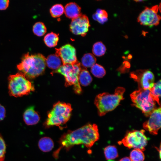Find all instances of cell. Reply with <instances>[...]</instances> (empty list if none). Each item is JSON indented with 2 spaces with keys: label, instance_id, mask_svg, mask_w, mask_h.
Masks as SVG:
<instances>
[{
  "label": "cell",
  "instance_id": "cell-28",
  "mask_svg": "<svg viewBox=\"0 0 161 161\" xmlns=\"http://www.w3.org/2000/svg\"><path fill=\"white\" fill-rule=\"evenodd\" d=\"M130 157L131 161H143L145 159L143 151L138 149L132 150L130 152Z\"/></svg>",
  "mask_w": 161,
  "mask_h": 161
},
{
  "label": "cell",
  "instance_id": "cell-31",
  "mask_svg": "<svg viewBox=\"0 0 161 161\" xmlns=\"http://www.w3.org/2000/svg\"><path fill=\"white\" fill-rule=\"evenodd\" d=\"M6 110L4 106L0 104V121L3 120L5 117Z\"/></svg>",
  "mask_w": 161,
  "mask_h": 161
},
{
  "label": "cell",
  "instance_id": "cell-19",
  "mask_svg": "<svg viewBox=\"0 0 161 161\" xmlns=\"http://www.w3.org/2000/svg\"><path fill=\"white\" fill-rule=\"evenodd\" d=\"M150 95L152 98L160 105V98L161 97V80L154 84L153 87L149 89Z\"/></svg>",
  "mask_w": 161,
  "mask_h": 161
},
{
  "label": "cell",
  "instance_id": "cell-13",
  "mask_svg": "<svg viewBox=\"0 0 161 161\" xmlns=\"http://www.w3.org/2000/svg\"><path fill=\"white\" fill-rule=\"evenodd\" d=\"M161 108L155 109L150 115L149 119L143 124V128L150 134L156 135L161 127Z\"/></svg>",
  "mask_w": 161,
  "mask_h": 161
},
{
  "label": "cell",
  "instance_id": "cell-1",
  "mask_svg": "<svg viewBox=\"0 0 161 161\" xmlns=\"http://www.w3.org/2000/svg\"><path fill=\"white\" fill-rule=\"evenodd\" d=\"M97 126L89 124L73 131H69L61 136L59 141L60 147L54 153L58 157V152L62 148L68 150L75 145L84 144L90 148L99 139Z\"/></svg>",
  "mask_w": 161,
  "mask_h": 161
},
{
  "label": "cell",
  "instance_id": "cell-10",
  "mask_svg": "<svg viewBox=\"0 0 161 161\" xmlns=\"http://www.w3.org/2000/svg\"><path fill=\"white\" fill-rule=\"evenodd\" d=\"M159 8V6L157 5L151 8L146 7L138 16L137 21L144 26L158 25L161 19L160 16L157 14Z\"/></svg>",
  "mask_w": 161,
  "mask_h": 161
},
{
  "label": "cell",
  "instance_id": "cell-24",
  "mask_svg": "<svg viewBox=\"0 0 161 161\" xmlns=\"http://www.w3.org/2000/svg\"><path fill=\"white\" fill-rule=\"evenodd\" d=\"M93 18L100 24H103L108 20V14L104 10L99 9L93 15Z\"/></svg>",
  "mask_w": 161,
  "mask_h": 161
},
{
  "label": "cell",
  "instance_id": "cell-21",
  "mask_svg": "<svg viewBox=\"0 0 161 161\" xmlns=\"http://www.w3.org/2000/svg\"><path fill=\"white\" fill-rule=\"evenodd\" d=\"M81 61L82 65L85 68L91 67L95 64L96 59L92 54L87 53L83 55Z\"/></svg>",
  "mask_w": 161,
  "mask_h": 161
},
{
  "label": "cell",
  "instance_id": "cell-14",
  "mask_svg": "<svg viewBox=\"0 0 161 161\" xmlns=\"http://www.w3.org/2000/svg\"><path fill=\"white\" fill-rule=\"evenodd\" d=\"M23 117L25 124L28 126L37 124L40 120L38 114L33 107H30L25 110Z\"/></svg>",
  "mask_w": 161,
  "mask_h": 161
},
{
  "label": "cell",
  "instance_id": "cell-8",
  "mask_svg": "<svg viewBox=\"0 0 161 161\" xmlns=\"http://www.w3.org/2000/svg\"><path fill=\"white\" fill-rule=\"evenodd\" d=\"M144 132V130L128 131L124 137L118 143L120 145L123 144L129 148H133L143 151L147 143V138Z\"/></svg>",
  "mask_w": 161,
  "mask_h": 161
},
{
  "label": "cell",
  "instance_id": "cell-26",
  "mask_svg": "<svg viewBox=\"0 0 161 161\" xmlns=\"http://www.w3.org/2000/svg\"><path fill=\"white\" fill-rule=\"evenodd\" d=\"M91 71L95 76L98 78H102L106 73L104 68L97 64H95L91 67Z\"/></svg>",
  "mask_w": 161,
  "mask_h": 161
},
{
  "label": "cell",
  "instance_id": "cell-18",
  "mask_svg": "<svg viewBox=\"0 0 161 161\" xmlns=\"http://www.w3.org/2000/svg\"><path fill=\"white\" fill-rule=\"evenodd\" d=\"M80 84L83 86L89 84L92 81V78L89 71L86 69H81L78 77Z\"/></svg>",
  "mask_w": 161,
  "mask_h": 161
},
{
  "label": "cell",
  "instance_id": "cell-27",
  "mask_svg": "<svg viewBox=\"0 0 161 161\" xmlns=\"http://www.w3.org/2000/svg\"><path fill=\"white\" fill-rule=\"evenodd\" d=\"M50 13L52 17L56 18L60 17L64 12V8L61 4L53 5L50 9Z\"/></svg>",
  "mask_w": 161,
  "mask_h": 161
},
{
  "label": "cell",
  "instance_id": "cell-3",
  "mask_svg": "<svg viewBox=\"0 0 161 161\" xmlns=\"http://www.w3.org/2000/svg\"><path fill=\"white\" fill-rule=\"evenodd\" d=\"M125 90L124 88L118 87L113 94L104 92L97 95L95 99V104L99 115L103 116L118 106L120 101L124 99L123 94Z\"/></svg>",
  "mask_w": 161,
  "mask_h": 161
},
{
  "label": "cell",
  "instance_id": "cell-25",
  "mask_svg": "<svg viewBox=\"0 0 161 161\" xmlns=\"http://www.w3.org/2000/svg\"><path fill=\"white\" fill-rule=\"evenodd\" d=\"M32 30L36 35L41 36H43L46 32L47 28L43 23L38 22L35 23L33 26Z\"/></svg>",
  "mask_w": 161,
  "mask_h": 161
},
{
  "label": "cell",
  "instance_id": "cell-5",
  "mask_svg": "<svg viewBox=\"0 0 161 161\" xmlns=\"http://www.w3.org/2000/svg\"><path fill=\"white\" fill-rule=\"evenodd\" d=\"M8 79L9 93L11 96L20 97L34 90L31 82L21 72L10 75Z\"/></svg>",
  "mask_w": 161,
  "mask_h": 161
},
{
  "label": "cell",
  "instance_id": "cell-17",
  "mask_svg": "<svg viewBox=\"0 0 161 161\" xmlns=\"http://www.w3.org/2000/svg\"><path fill=\"white\" fill-rule=\"evenodd\" d=\"M38 147L44 152H48L51 151L54 146L52 139L48 137H44L41 138L38 142Z\"/></svg>",
  "mask_w": 161,
  "mask_h": 161
},
{
  "label": "cell",
  "instance_id": "cell-33",
  "mask_svg": "<svg viewBox=\"0 0 161 161\" xmlns=\"http://www.w3.org/2000/svg\"><path fill=\"white\" fill-rule=\"evenodd\" d=\"M108 161H114L113 160H108Z\"/></svg>",
  "mask_w": 161,
  "mask_h": 161
},
{
  "label": "cell",
  "instance_id": "cell-15",
  "mask_svg": "<svg viewBox=\"0 0 161 161\" xmlns=\"http://www.w3.org/2000/svg\"><path fill=\"white\" fill-rule=\"evenodd\" d=\"M64 12L66 16L72 19L76 18L82 14L81 8L75 2H69L65 5L64 8Z\"/></svg>",
  "mask_w": 161,
  "mask_h": 161
},
{
  "label": "cell",
  "instance_id": "cell-2",
  "mask_svg": "<svg viewBox=\"0 0 161 161\" xmlns=\"http://www.w3.org/2000/svg\"><path fill=\"white\" fill-rule=\"evenodd\" d=\"M46 60L45 57L41 54H30L27 52L23 55L17 68L27 78H34L44 73Z\"/></svg>",
  "mask_w": 161,
  "mask_h": 161
},
{
  "label": "cell",
  "instance_id": "cell-22",
  "mask_svg": "<svg viewBox=\"0 0 161 161\" xmlns=\"http://www.w3.org/2000/svg\"><path fill=\"white\" fill-rule=\"evenodd\" d=\"M105 157L108 160H112L118 156L117 148L114 145H109L104 149Z\"/></svg>",
  "mask_w": 161,
  "mask_h": 161
},
{
  "label": "cell",
  "instance_id": "cell-7",
  "mask_svg": "<svg viewBox=\"0 0 161 161\" xmlns=\"http://www.w3.org/2000/svg\"><path fill=\"white\" fill-rule=\"evenodd\" d=\"M133 105L140 109L147 117L156 109L155 101L150 95L149 89H139L130 94Z\"/></svg>",
  "mask_w": 161,
  "mask_h": 161
},
{
  "label": "cell",
  "instance_id": "cell-12",
  "mask_svg": "<svg viewBox=\"0 0 161 161\" xmlns=\"http://www.w3.org/2000/svg\"><path fill=\"white\" fill-rule=\"evenodd\" d=\"M55 49V54L60 58L63 65L74 64L78 62L75 49L71 45L66 44Z\"/></svg>",
  "mask_w": 161,
  "mask_h": 161
},
{
  "label": "cell",
  "instance_id": "cell-20",
  "mask_svg": "<svg viewBox=\"0 0 161 161\" xmlns=\"http://www.w3.org/2000/svg\"><path fill=\"white\" fill-rule=\"evenodd\" d=\"M59 40L58 35L53 32L47 33L44 36V41L46 45L49 47L56 46Z\"/></svg>",
  "mask_w": 161,
  "mask_h": 161
},
{
  "label": "cell",
  "instance_id": "cell-6",
  "mask_svg": "<svg viewBox=\"0 0 161 161\" xmlns=\"http://www.w3.org/2000/svg\"><path fill=\"white\" fill-rule=\"evenodd\" d=\"M81 69L80 63L78 61L74 64L62 65L53 71L52 74L59 73L63 75L65 78V86L67 87L73 85L75 92L80 94L82 89L79 83L78 77Z\"/></svg>",
  "mask_w": 161,
  "mask_h": 161
},
{
  "label": "cell",
  "instance_id": "cell-11",
  "mask_svg": "<svg viewBox=\"0 0 161 161\" xmlns=\"http://www.w3.org/2000/svg\"><path fill=\"white\" fill-rule=\"evenodd\" d=\"M90 26L87 16L81 14L78 17L72 19L69 28L70 31L74 34L84 36L86 34Z\"/></svg>",
  "mask_w": 161,
  "mask_h": 161
},
{
  "label": "cell",
  "instance_id": "cell-4",
  "mask_svg": "<svg viewBox=\"0 0 161 161\" xmlns=\"http://www.w3.org/2000/svg\"><path fill=\"white\" fill-rule=\"evenodd\" d=\"M72 109L69 103L58 102L54 105L49 112L48 117L44 122L46 128L55 126L61 129L69 120Z\"/></svg>",
  "mask_w": 161,
  "mask_h": 161
},
{
  "label": "cell",
  "instance_id": "cell-29",
  "mask_svg": "<svg viewBox=\"0 0 161 161\" xmlns=\"http://www.w3.org/2000/svg\"><path fill=\"white\" fill-rule=\"evenodd\" d=\"M6 145L3 137L0 134V161H4L6 152Z\"/></svg>",
  "mask_w": 161,
  "mask_h": 161
},
{
  "label": "cell",
  "instance_id": "cell-9",
  "mask_svg": "<svg viewBox=\"0 0 161 161\" xmlns=\"http://www.w3.org/2000/svg\"><path fill=\"white\" fill-rule=\"evenodd\" d=\"M130 77L138 83L139 89H150L154 85V76L148 70H138L130 73Z\"/></svg>",
  "mask_w": 161,
  "mask_h": 161
},
{
  "label": "cell",
  "instance_id": "cell-16",
  "mask_svg": "<svg viewBox=\"0 0 161 161\" xmlns=\"http://www.w3.org/2000/svg\"><path fill=\"white\" fill-rule=\"evenodd\" d=\"M46 62L49 68L55 70L63 65L61 58L55 54L49 55L46 58Z\"/></svg>",
  "mask_w": 161,
  "mask_h": 161
},
{
  "label": "cell",
  "instance_id": "cell-23",
  "mask_svg": "<svg viewBox=\"0 0 161 161\" xmlns=\"http://www.w3.org/2000/svg\"><path fill=\"white\" fill-rule=\"evenodd\" d=\"M106 51V48L101 42H97L93 45L92 52L94 55L96 56H101L103 55Z\"/></svg>",
  "mask_w": 161,
  "mask_h": 161
},
{
  "label": "cell",
  "instance_id": "cell-32",
  "mask_svg": "<svg viewBox=\"0 0 161 161\" xmlns=\"http://www.w3.org/2000/svg\"><path fill=\"white\" fill-rule=\"evenodd\" d=\"M119 161H131L128 157H125L120 159Z\"/></svg>",
  "mask_w": 161,
  "mask_h": 161
},
{
  "label": "cell",
  "instance_id": "cell-30",
  "mask_svg": "<svg viewBox=\"0 0 161 161\" xmlns=\"http://www.w3.org/2000/svg\"><path fill=\"white\" fill-rule=\"evenodd\" d=\"M9 1L8 0H0V10H4L8 7Z\"/></svg>",
  "mask_w": 161,
  "mask_h": 161
}]
</instances>
